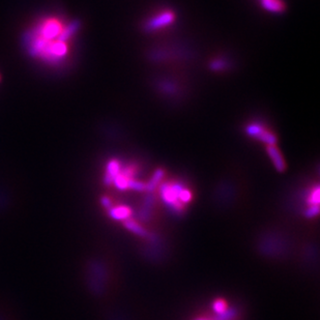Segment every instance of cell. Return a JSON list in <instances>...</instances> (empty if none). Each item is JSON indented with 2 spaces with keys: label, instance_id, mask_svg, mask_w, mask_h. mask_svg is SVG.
Returning <instances> with one entry per match:
<instances>
[{
  "label": "cell",
  "instance_id": "cell-1",
  "mask_svg": "<svg viewBox=\"0 0 320 320\" xmlns=\"http://www.w3.org/2000/svg\"><path fill=\"white\" fill-rule=\"evenodd\" d=\"M79 27L78 21L66 24L57 17L43 18L27 33L26 48L32 57L49 65H58L67 58L69 41Z\"/></svg>",
  "mask_w": 320,
  "mask_h": 320
},
{
  "label": "cell",
  "instance_id": "cell-2",
  "mask_svg": "<svg viewBox=\"0 0 320 320\" xmlns=\"http://www.w3.org/2000/svg\"><path fill=\"white\" fill-rule=\"evenodd\" d=\"M182 190V187L178 184H174V185H169V184H165L162 186L161 189V194H162V198L164 199L165 202L172 206L174 209L176 210H180L181 208V204L179 203V194H180V191Z\"/></svg>",
  "mask_w": 320,
  "mask_h": 320
},
{
  "label": "cell",
  "instance_id": "cell-3",
  "mask_svg": "<svg viewBox=\"0 0 320 320\" xmlns=\"http://www.w3.org/2000/svg\"><path fill=\"white\" fill-rule=\"evenodd\" d=\"M173 21H174V14H172L170 12H166L160 14L159 16L152 18L148 23L146 24V30L152 31V30H157L162 28V27H165L169 24H171Z\"/></svg>",
  "mask_w": 320,
  "mask_h": 320
},
{
  "label": "cell",
  "instance_id": "cell-4",
  "mask_svg": "<svg viewBox=\"0 0 320 320\" xmlns=\"http://www.w3.org/2000/svg\"><path fill=\"white\" fill-rule=\"evenodd\" d=\"M267 150H268V153L270 155L271 160L273 163V166H275V168L279 172L284 171L286 169V163H285L284 159H283L280 150L276 148V145H269Z\"/></svg>",
  "mask_w": 320,
  "mask_h": 320
},
{
  "label": "cell",
  "instance_id": "cell-5",
  "mask_svg": "<svg viewBox=\"0 0 320 320\" xmlns=\"http://www.w3.org/2000/svg\"><path fill=\"white\" fill-rule=\"evenodd\" d=\"M133 180L134 179L132 178V176L130 174V170H124V171L121 170V172L114 177L113 184L117 189L127 190V189H130Z\"/></svg>",
  "mask_w": 320,
  "mask_h": 320
},
{
  "label": "cell",
  "instance_id": "cell-6",
  "mask_svg": "<svg viewBox=\"0 0 320 320\" xmlns=\"http://www.w3.org/2000/svg\"><path fill=\"white\" fill-rule=\"evenodd\" d=\"M121 165L120 163L115 160H112L108 163L106 168V174H105V184L106 185H112L114 177L121 172Z\"/></svg>",
  "mask_w": 320,
  "mask_h": 320
},
{
  "label": "cell",
  "instance_id": "cell-7",
  "mask_svg": "<svg viewBox=\"0 0 320 320\" xmlns=\"http://www.w3.org/2000/svg\"><path fill=\"white\" fill-rule=\"evenodd\" d=\"M109 215H110V217L113 218L114 220L122 221V220H125V219H127L131 216V209L127 206L111 207Z\"/></svg>",
  "mask_w": 320,
  "mask_h": 320
},
{
  "label": "cell",
  "instance_id": "cell-8",
  "mask_svg": "<svg viewBox=\"0 0 320 320\" xmlns=\"http://www.w3.org/2000/svg\"><path fill=\"white\" fill-rule=\"evenodd\" d=\"M262 6L265 10L272 13H281L285 10V5L280 0H264Z\"/></svg>",
  "mask_w": 320,
  "mask_h": 320
},
{
  "label": "cell",
  "instance_id": "cell-9",
  "mask_svg": "<svg viewBox=\"0 0 320 320\" xmlns=\"http://www.w3.org/2000/svg\"><path fill=\"white\" fill-rule=\"evenodd\" d=\"M163 176H164V171L162 169L155 170L152 177L150 178V180L148 182V184H145L146 185V190L149 191V192L153 191L155 189V187H157L160 184V181L162 180Z\"/></svg>",
  "mask_w": 320,
  "mask_h": 320
},
{
  "label": "cell",
  "instance_id": "cell-10",
  "mask_svg": "<svg viewBox=\"0 0 320 320\" xmlns=\"http://www.w3.org/2000/svg\"><path fill=\"white\" fill-rule=\"evenodd\" d=\"M246 134L251 137H254V138H257L259 140V138L261 137V135L265 132V130L260 124L257 123H253L246 126Z\"/></svg>",
  "mask_w": 320,
  "mask_h": 320
},
{
  "label": "cell",
  "instance_id": "cell-11",
  "mask_svg": "<svg viewBox=\"0 0 320 320\" xmlns=\"http://www.w3.org/2000/svg\"><path fill=\"white\" fill-rule=\"evenodd\" d=\"M124 226L126 229H129L130 231H132L133 233L139 235V236H145L146 235V231L143 229V228L139 225L135 223L134 221H126L124 223Z\"/></svg>",
  "mask_w": 320,
  "mask_h": 320
},
{
  "label": "cell",
  "instance_id": "cell-12",
  "mask_svg": "<svg viewBox=\"0 0 320 320\" xmlns=\"http://www.w3.org/2000/svg\"><path fill=\"white\" fill-rule=\"evenodd\" d=\"M213 308H214L215 312L218 313L219 315L223 314L224 312H226V311H227V305H226V303H225V301L223 299H218V300H216L215 303H214Z\"/></svg>",
  "mask_w": 320,
  "mask_h": 320
},
{
  "label": "cell",
  "instance_id": "cell-13",
  "mask_svg": "<svg viewBox=\"0 0 320 320\" xmlns=\"http://www.w3.org/2000/svg\"><path fill=\"white\" fill-rule=\"evenodd\" d=\"M191 199H192L191 192L189 190L185 189V188H182V190L180 191V194H179V201H180V202L188 203V202H190Z\"/></svg>",
  "mask_w": 320,
  "mask_h": 320
},
{
  "label": "cell",
  "instance_id": "cell-14",
  "mask_svg": "<svg viewBox=\"0 0 320 320\" xmlns=\"http://www.w3.org/2000/svg\"><path fill=\"white\" fill-rule=\"evenodd\" d=\"M308 201H309V203H311L312 205H318V203H319V188L318 187H316L312 193H311Z\"/></svg>",
  "mask_w": 320,
  "mask_h": 320
},
{
  "label": "cell",
  "instance_id": "cell-15",
  "mask_svg": "<svg viewBox=\"0 0 320 320\" xmlns=\"http://www.w3.org/2000/svg\"><path fill=\"white\" fill-rule=\"evenodd\" d=\"M318 212H319L318 205H312V206H310V208L307 209L306 217L307 218H313V217L318 215Z\"/></svg>",
  "mask_w": 320,
  "mask_h": 320
},
{
  "label": "cell",
  "instance_id": "cell-16",
  "mask_svg": "<svg viewBox=\"0 0 320 320\" xmlns=\"http://www.w3.org/2000/svg\"><path fill=\"white\" fill-rule=\"evenodd\" d=\"M224 66H225V63L223 61L217 60V61H214L212 63V67H210V68H212L215 71H220V70H222L224 68Z\"/></svg>",
  "mask_w": 320,
  "mask_h": 320
},
{
  "label": "cell",
  "instance_id": "cell-17",
  "mask_svg": "<svg viewBox=\"0 0 320 320\" xmlns=\"http://www.w3.org/2000/svg\"><path fill=\"white\" fill-rule=\"evenodd\" d=\"M102 204L106 207H111V200L107 198V197H103L102 198Z\"/></svg>",
  "mask_w": 320,
  "mask_h": 320
},
{
  "label": "cell",
  "instance_id": "cell-18",
  "mask_svg": "<svg viewBox=\"0 0 320 320\" xmlns=\"http://www.w3.org/2000/svg\"><path fill=\"white\" fill-rule=\"evenodd\" d=\"M197 320H205V319H197Z\"/></svg>",
  "mask_w": 320,
  "mask_h": 320
},
{
  "label": "cell",
  "instance_id": "cell-19",
  "mask_svg": "<svg viewBox=\"0 0 320 320\" xmlns=\"http://www.w3.org/2000/svg\"><path fill=\"white\" fill-rule=\"evenodd\" d=\"M262 1H264V0H262Z\"/></svg>",
  "mask_w": 320,
  "mask_h": 320
}]
</instances>
